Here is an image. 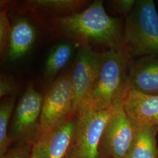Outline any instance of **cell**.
Returning a JSON list of instances; mask_svg holds the SVG:
<instances>
[{
  "label": "cell",
  "mask_w": 158,
  "mask_h": 158,
  "mask_svg": "<svg viewBox=\"0 0 158 158\" xmlns=\"http://www.w3.org/2000/svg\"><path fill=\"white\" fill-rule=\"evenodd\" d=\"M57 31L80 46L118 48L124 45L120 23L105 11L103 1H94L85 10L52 19Z\"/></svg>",
  "instance_id": "cell-1"
},
{
  "label": "cell",
  "mask_w": 158,
  "mask_h": 158,
  "mask_svg": "<svg viewBox=\"0 0 158 158\" xmlns=\"http://www.w3.org/2000/svg\"><path fill=\"white\" fill-rule=\"evenodd\" d=\"M131 59L124 46L102 53L96 83L87 104L98 109L124 106L131 88Z\"/></svg>",
  "instance_id": "cell-2"
},
{
  "label": "cell",
  "mask_w": 158,
  "mask_h": 158,
  "mask_svg": "<svg viewBox=\"0 0 158 158\" xmlns=\"http://www.w3.org/2000/svg\"><path fill=\"white\" fill-rule=\"evenodd\" d=\"M123 42L132 59L158 57V15L152 0L136 1L126 19Z\"/></svg>",
  "instance_id": "cell-3"
},
{
  "label": "cell",
  "mask_w": 158,
  "mask_h": 158,
  "mask_svg": "<svg viewBox=\"0 0 158 158\" xmlns=\"http://www.w3.org/2000/svg\"><path fill=\"white\" fill-rule=\"evenodd\" d=\"M122 107L98 109L86 104L81 108L66 158H104L100 151L103 132L113 114Z\"/></svg>",
  "instance_id": "cell-4"
},
{
  "label": "cell",
  "mask_w": 158,
  "mask_h": 158,
  "mask_svg": "<svg viewBox=\"0 0 158 158\" xmlns=\"http://www.w3.org/2000/svg\"><path fill=\"white\" fill-rule=\"evenodd\" d=\"M44 96L32 85L27 90L15 108L8 131L12 145L21 143L35 145L40 139L39 130Z\"/></svg>",
  "instance_id": "cell-5"
},
{
  "label": "cell",
  "mask_w": 158,
  "mask_h": 158,
  "mask_svg": "<svg viewBox=\"0 0 158 158\" xmlns=\"http://www.w3.org/2000/svg\"><path fill=\"white\" fill-rule=\"evenodd\" d=\"M73 105L71 74L66 73L57 79L44 96L40 117V139L74 114Z\"/></svg>",
  "instance_id": "cell-6"
},
{
  "label": "cell",
  "mask_w": 158,
  "mask_h": 158,
  "mask_svg": "<svg viewBox=\"0 0 158 158\" xmlns=\"http://www.w3.org/2000/svg\"><path fill=\"white\" fill-rule=\"evenodd\" d=\"M101 54L94 51L91 46H81L79 49L70 73L74 114H77L90 100L98 75Z\"/></svg>",
  "instance_id": "cell-7"
},
{
  "label": "cell",
  "mask_w": 158,
  "mask_h": 158,
  "mask_svg": "<svg viewBox=\"0 0 158 158\" xmlns=\"http://www.w3.org/2000/svg\"><path fill=\"white\" fill-rule=\"evenodd\" d=\"M135 134V126L123 107L113 114L102 135L100 151L104 158H128Z\"/></svg>",
  "instance_id": "cell-8"
},
{
  "label": "cell",
  "mask_w": 158,
  "mask_h": 158,
  "mask_svg": "<svg viewBox=\"0 0 158 158\" xmlns=\"http://www.w3.org/2000/svg\"><path fill=\"white\" fill-rule=\"evenodd\" d=\"M77 114H72L34 145L38 158H66L73 136Z\"/></svg>",
  "instance_id": "cell-9"
},
{
  "label": "cell",
  "mask_w": 158,
  "mask_h": 158,
  "mask_svg": "<svg viewBox=\"0 0 158 158\" xmlns=\"http://www.w3.org/2000/svg\"><path fill=\"white\" fill-rule=\"evenodd\" d=\"M123 108L135 126L158 125V95H149L130 89Z\"/></svg>",
  "instance_id": "cell-10"
},
{
  "label": "cell",
  "mask_w": 158,
  "mask_h": 158,
  "mask_svg": "<svg viewBox=\"0 0 158 158\" xmlns=\"http://www.w3.org/2000/svg\"><path fill=\"white\" fill-rule=\"evenodd\" d=\"M130 89L149 95H158V57L131 59L129 68Z\"/></svg>",
  "instance_id": "cell-11"
},
{
  "label": "cell",
  "mask_w": 158,
  "mask_h": 158,
  "mask_svg": "<svg viewBox=\"0 0 158 158\" xmlns=\"http://www.w3.org/2000/svg\"><path fill=\"white\" fill-rule=\"evenodd\" d=\"M36 38V31L27 19L21 18L11 27L7 56L11 61H16L24 56L32 48Z\"/></svg>",
  "instance_id": "cell-12"
},
{
  "label": "cell",
  "mask_w": 158,
  "mask_h": 158,
  "mask_svg": "<svg viewBox=\"0 0 158 158\" xmlns=\"http://www.w3.org/2000/svg\"><path fill=\"white\" fill-rule=\"evenodd\" d=\"M158 125L135 126V134L128 158H158L156 136Z\"/></svg>",
  "instance_id": "cell-13"
},
{
  "label": "cell",
  "mask_w": 158,
  "mask_h": 158,
  "mask_svg": "<svg viewBox=\"0 0 158 158\" xmlns=\"http://www.w3.org/2000/svg\"><path fill=\"white\" fill-rule=\"evenodd\" d=\"M16 96L6 97L0 104V158H2L12 144L8 136V127L15 110Z\"/></svg>",
  "instance_id": "cell-14"
},
{
  "label": "cell",
  "mask_w": 158,
  "mask_h": 158,
  "mask_svg": "<svg viewBox=\"0 0 158 158\" xmlns=\"http://www.w3.org/2000/svg\"><path fill=\"white\" fill-rule=\"evenodd\" d=\"M86 1L79 0H34L28 1V8L33 11L63 13L73 12L84 6Z\"/></svg>",
  "instance_id": "cell-15"
},
{
  "label": "cell",
  "mask_w": 158,
  "mask_h": 158,
  "mask_svg": "<svg viewBox=\"0 0 158 158\" xmlns=\"http://www.w3.org/2000/svg\"><path fill=\"white\" fill-rule=\"evenodd\" d=\"M73 46L69 43H62L51 51L46 61L45 74L51 78L56 74L68 63L72 55Z\"/></svg>",
  "instance_id": "cell-16"
},
{
  "label": "cell",
  "mask_w": 158,
  "mask_h": 158,
  "mask_svg": "<svg viewBox=\"0 0 158 158\" xmlns=\"http://www.w3.org/2000/svg\"><path fill=\"white\" fill-rule=\"evenodd\" d=\"M11 27L7 12L6 10H1L0 12V53L2 59L7 55Z\"/></svg>",
  "instance_id": "cell-17"
},
{
  "label": "cell",
  "mask_w": 158,
  "mask_h": 158,
  "mask_svg": "<svg viewBox=\"0 0 158 158\" xmlns=\"http://www.w3.org/2000/svg\"><path fill=\"white\" fill-rule=\"evenodd\" d=\"M34 145V144L29 143L14 144L1 158H31Z\"/></svg>",
  "instance_id": "cell-18"
},
{
  "label": "cell",
  "mask_w": 158,
  "mask_h": 158,
  "mask_svg": "<svg viewBox=\"0 0 158 158\" xmlns=\"http://www.w3.org/2000/svg\"><path fill=\"white\" fill-rule=\"evenodd\" d=\"M16 83L11 77L1 75L0 80V97L5 98L11 96H17Z\"/></svg>",
  "instance_id": "cell-19"
},
{
  "label": "cell",
  "mask_w": 158,
  "mask_h": 158,
  "mask_svg": "<svg viewBox=\"0 0 158 158\" xmlns=\"http://www.w3.org/2000/svg\"><path fill=\"white\" fill-rule=\"evenodd\" d=\"M115 11L119 14H130L135 5V0H118L113 1Z\"/></svg>",
  "instance_id": "cell-20"
},
{
  "label": "cell",
  "mask_w": 158,
  "mask_h": 158,
  "mask_svg": "<svg viewBox=\"0 0 158 158\" xmlns=\"http://www.w3.org/2000/svg\"><path fill=\"white\" fill-rule=\"evenodd\" d=\"M37 158V156H36V154L35 152V151H33V154H32V158Z\"/></svg>",
  "instance_id": "cell-21"
},
{
  "label": "cell",
  "mask_w": 158,
  "mask_h": 158,
  "mask_svg": "<svg viewBox=\"0 0 158 158\" xmlns=\"http://www.w3.org/2000/svg\"></svg>",
  "instance_id": "cell-22"
}]
</instances>
